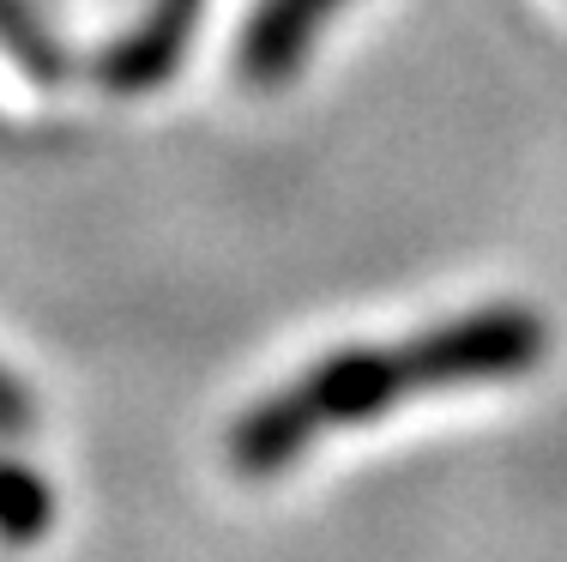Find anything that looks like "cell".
Segmentation results:
<instances>
[{
  "instance_id": "cell-1",
  "label": "cell",
  "mask_w": 567,
  "mask_h": 562,
  "mask_svg": "<svg viewBox=\"0 0 567 562\" xmlns=\"http://www.w3.org/2000/svg\"><path fill=\"white\" fill-rule=\"evenodd\" d=\"M549 351V327L525 303H489L453 320L411 333L399 345H357L302 369L290 387L248 406L229 430V466L248 478H272L296 466L320 436L374 423L411 394H447V387H489L532 375Z\"/></svg>"
},
{
  "instance_id": "cell-2",
  "label": "cell",
  "mask_w": 567,
  "mask_h": 562,
  "mask_svg": "<svg viewBox=\"0 0 567 562\" xmlns=\"http://www.w3.org/2000/svg\"><path fill=\"white\" fill-rule=\"evenodd\" d=\"M339 7L344 0H260L248 31H241V79L248 85H284Z\"/></svg>"
},
{
  "instance_id": "cell-3",
  "label": "cell",
  "mask_w": 567,
  "mask_h": 562,
  "mask_svg": "<svg viewBox=\"0 0 567 562\" xmlns=\"http://www.w3.org/2000/svg\"><path fill=\"white\" fill-rule=\"evenodd\" d=\"M194 19H199V0H152V19L97 55V79L110 91L164 85V79L175 73V61H182L187 37H194Z\"/></svg>"
},
{
  "instance_id": "cell-4",
  "label": "cell",
  "mask_w": 567,
  "mask_h": 562,
  "mask_svg": "<svg viewBox=\"0 0 567 562\" xmlns=\"http://www.w3.org/2000/svg\"><path fill=\"white\" fill-rule=\"evenodd\" d=\"M24 418H31V411H24V394L7 381V375H0V430H7V436L24 430Z\"/></svg>"
}]
</instances>
